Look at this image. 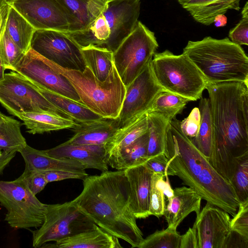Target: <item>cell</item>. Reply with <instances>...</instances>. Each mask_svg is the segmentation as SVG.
<instances>
[{"instance_id":"7402d4cb","label":"cell","mask_w":248,"mask_h":248,"mask_svg":"<svg viewBox=\"0 0 248 248\" xmlns=\"http://www.w3.org/2000/svg\"><path fill=\"white\" fill-rule=\"evenodd\" d=\"M122 248L118 238L107 232L96 224L90 230L67 237L53 244H44L41 248Z\"/></svg>"},{"instance_id":"9a60e30c","label":"cell","mask_w":248,"mask_h":248,"mask_svg":"<svg viewBox=\"0 0 248 248\" xmlns=\"http://www.w3.org/2000/svg\"><path fill=\"white\" fill-rule=\"evenodd\" d=\"M36 30L69 31L64 13L56 0H7Z\"/></svg>"},{"instance_id":"ac0fdd59","label":"cell","mask_w":248,"mask_h":248,"mask_svg":"<svg viewBox=\"0 0 248 248\" xmlns=\"http://www.w3.org/2000/svg\"><path fill=\"white\" fill-rule=\"evenodd\" d=\"M44 151L47 155L54 157L78 160L86 169H94L103 172L108 169L105 145H74L65 142Z\"/></svg>"},{"instance_id":"f6af8a7d","label":"cell","mask_w":248,"mask_h":248,"mask_svg":"<svg viewBox=\"0 0 248 248\" xmlns=\"http://www.w3.org/2000/svg\"><path fill=\"white\" fill-rule=\"evenodd\" d=\"M180 248H198L196 230L193 226L181 235Z\"/></svg>"},{"instance_id":"30bf717a","label":"cell","mask_w":248,"mask_h":248,"mask_svg":"<svg viewBox=\"0 0 248 248\" xmlns=\"http://www.w3.org/2000/svg\"><path fill=\"white\" fill-rule=\"evenodd\" d=\"M95 224L73 200L62 204H47L44 221L33 231L32 246L41 248L94 228Z\"/></svg>"},{"instance_id":"836d02e7","label":"cell","mask_w":248,"mask_h":248,"mask_svg":"<svg viewBox=\"0 0 248 248\" xmlns=\"http://www.w3.org/2000/svg\"><path fill=\"white\" fill-rule=\"evenodd\" d=\"M189 101L186 98L163 90L157 94L148 112L160 113L170 121L175 118L177 114L182 113Z\"/></svg>"},{"instance_id":"44dd1931","label":"cell","mask_w":248,"mask_h":248,"mask_svg":"<svg viewBox=\"0 0 248 248\" xmlns=\"http://www.w3.org/2000/svg\"><path fill=\"white\" fill-rule=\"evenodd\" d=\"M201 197L189 187L182 186L173 189L172 197L168 199L164 215L168 227L177 229L181 222L190 213L200 212Z\"/></svg>"},{"instance_id":"d6a6232c","label":"cell","mask_w":248,"mask_h":248,"mask_svg":"<svg viewBox=\"0 0 248 248\" xmlns=\"http://www.w3.org/2000/svg\"><path fill=\"white\" fill-rule=\"evenodd\" d=\"M21 124L6 116L0 122V149L7 152H19L27 145L21 132Z\"/></svg>"},{"instance_id":"5bb4252c","label":"cell","mask_w":248,"mask_h":248,"mask_svg":"<svg viewBox=\"0 0 248 248\" xmlns=\"http://www.w3.org/2000/svg\"><path fill=\"white\" fill-rule=\"evenodd\" d=\"M151 60L138 76L125 87V94L121 109L115 120L118 128L147 113L157 94L164 90L153 76Z\"/></svg>"},{"instance_id":"7c38bea8","label":"cell","mask_w":248,"mask_h":248,"mask_svg":"<svg viewBox=\"0 0 248 248\" xmlns=\"http://www.w3.org/2000/svg\"><path fill=\"white\" fill-rule=\"evenodd\" d=\"M31 48L62 67L80 71L86 67L81 47L66 32L36 30Z\"/></svg>"},{"instance_id":"f5cc1de1","label":"cell","mask_w":248,"mask_h":248,"mask_svg":"<svg viewBox=\"0 0 248 248\" xmlns=\"http://www.w3.org/2000/svg\"><path fill=\"white\" fill-rule=\"evenodd\" d=\"M177 0L179 4H180L182 6L188 0Z\"/></svg>"},{"instance_id":"d590c367","label":"cell","mask_w":248,"mask_h":248,"mask_svg":"<svg viewBox=\"0 0 248 248\" xmlns=\"http://www.w3.org/2000/svg\"><path fill=\"white\" fill-rule=\"evenodd\" d=\"M6 18L0 33V56L4 69L13 71L15 67L25 53L20 50L6 32Z\"/></svg>"},{"instance_id":"d6986e66","label":"cell","mask_w":248,"mask_h":248,"mask_svg":"<svg viewBox=\"0 0 248 248\" xmlns=\"http://www.w3.org/2000/svg\"><path fill=\"white\" fill-rule=\"evenodd\" d=\"M19 153L25 163L24 172L62 170L87 174L84 166L78 160L54 157L44 150H37L28 144Z\"/></svg>"},{"instance_id":"83f0119b","label":"cell","mask_w":248,"mask_h":248,"mask_svg":"<svg viewBox=\"0 0 248 248\" xmlns=\"http://www.w3.org/2000/svg\"><path fill=\"white\" fill-rule=\"evenodd\" d=\"M147 131L146 113L117 128L114 135L105 145L106 156L129 145Z\"/></svg>"},{"instance_id":"f35d334b","label":"cell","mask_w":248,"mask_h":248,"mask_svg":"<svg viewBox=\"0 0 248 248\" xmlns=\"http://www.w3.org/2000/svg\"><path fill=\"white\" fill-rule=\"evenodd\" d=\"M231 220V230L248 240V200L241 202Z\"/></svg>"},{"instance_id":"ffe728a7","label":"cell","mask_w":248,"mask_h":248,"mask_svg":"<svg viewBox=\"0 0 248 248\" xmlns=\"http://www.w3.org/2000/svg\"><path fill=\"white\" fill-rule=\"evenodd\" d=\"M69 24L68 32L85 30L100 14L106 2L100 0H56Z\"/></svg>"},{"instance_id":"816d5d0a","label":"cell","mask_w":248,"mask_h":248,"mask_svg":"<svg viewBox=\"0 0 248 248\" xmlns=\"http://www.w3.org/2000/svg\"><path fill=\"white\" fill-rule=\"evenodd\" d=\"M7 116L3 114L0 111V122L3 121Z\"/></svg>"},{"instance_id":"3957f363","label":"cell","mask_w":248,"mask_h":248,"mask_svg":"<svg viewBox=\"0 0 248 248\" xmlns=\"http://www.w3.org/2000/svg\"><path fill=\"white\" fill-rule=\"evenodd\" d=\"M164 154L168 159V176L178 177L206 202L235 215L240 202L232 186L182 132L176 118L168 124Z\"/></svg>"},{"instance_id":"4dcf8cb0","label":"cell","mask_w":248,"mask_h":248,"mask_svg":"<svg viewBox=\"0 0 248 248\" xmlns=\"http://www.w3.org/2000/svg\"><path fill=\"white\" fill-rule=\"evenodd\" d=\"M81 50L86 66L99 80L105 81L113 65V52L91 46Z\"/></svg>"},{"instance_id":"e0dca14e","label":"cell","mask_w":248,"mask_h":248,"mask_svg":"<svg viewBox=\"0 0 248 248\" xmlns=\"http://www.w3.org/2000/svg\"><path fill=\"white\" fill-rule=\"evenodd\" d=\"M129 186L130 210L136 219L150 216V192L152 171L144 165L124 170Z\"/></svg>"},{"instance_id":"52a82bcc","label":"cell","mask_w":248,"mask_h":248,"mask_svg":"<svg viewBox=\"0 0 248 248\" xmlns=\"http://www.w3.org/2000/svg\"><path fill=\"white\" fill-rule=\"evenodd\" d=\"M153 76L165 91L190 101L202 97L206 81L192 62L183 53L169 50L155 53L151 62Z\"/></svg>"},{"instance_id":"7dc6e473","label":"cell","mask_w":248,"mask_h":248,"mask_svg":"<svg viewBox=\"0 0 248 248\" xmlns=\"http://www.w3.org/2000/svg\"><path fill=\"white\" fill-rule=\"evenodd\" d=\"M165 180L163 188L164 195L167 197L168 199L172 197L173 195V189L171 188L169 182L168 176L165 177Z\"/></svg>"},{"instance_id":"6da1fadb","label":"cell","mask_w":248,"mask_h":248,"mask_svg":"<svg viewBox=\"0 0 248 248\" xmlns=\"http://www.w3.org/2000/svg\"><path fill=\"white\" fill-rule=\"evenodd\" d=\"M205 89L213 131L208 161L230 182L238 160L248 154V85L238 81L206 83Z\"/></svg>"},{"instance_id":"11a10c76","label":"cell","mask_w":248,"mask_h":248,"mask_svg":"<svg viewBox=\"0 0 248 248\" xmlns=\"http://www.w3.org/2000/svg\"><path fill=\"white\" fill-rule=\"evenodd\" d=\"M3 1H4V0H0V6L2 4Z\"/></svg>"},{"instance_id":"5b68a950","label":"cell","mask_w":248,"mask_h":248,"mask_svg":"<svg viewBox=\"0 0 248 248\" xmlns=\"http://www.w3.org/2000/svg\"><path fill=\"white\" fill-rule=\"evenodd\" d=\"M140 0H111L84 30L66 32L81 48L93 46L114 52L138 23Z\"/></svg>"},{"instance_id":"4fadbf2b","label":"cell","mask_w":248,"mask_h":248,"mask_svg":"<svg viewBox=\"0 0 248 248\" xmlns=\"http://www.w3.org/2000/svg\"><path fill=\"white\" fill-rule=\"evenodd\" d=\"M13 71L20 74L35 85L82 104L67 78L53 69L46 58L31 48L24 54Z\"/></svg>"},{"instance_id":"f546056e","label":"cell","mask_w":248,"mask_h":248,"mask_svg":"<svg viewBox=\"0 0 248 248\" xmlns=\"http://www.w3.org/2000/svg\"><path fill=\"white\" fill-rule=\"evenodd\" d=\"M148 133L147 155L149 157L164 153L167 129L170 122L165 117L156 112L147 113Z\"/></svg>"},{"instance_id":"7bdbcfd3","label":"cell","mask_w":248,"mask_h":248,"mask_svg":"<svg viewBox=\"0 0 248 248\" xmlns=\"http://www.w3.org/2000/svg\"><path fill=\"white\" fill-rule=\"evenodd\" d=\"M153 173H159L165 176L167 175L168 159L164 153L150 157L143 164Z\"/></svg>"},{"instance_id":"8d00e7d4","label":"cell","mask_w":248,"mask_h":248,"mask_svg":"<svg viewBox=\"0 0 248 248\" xmlns=\"http://www.w3.org/2000/svg\"><path fill=\"white\" fill-rule=\"evenodd\" d=\"M165 177L162 174L153 173L151 178L149 214L158 218L164 215L166 207L163 192Z\"/></svg>"},{"instance_id":"c3c4849f","label":"cell","mask_w":248,"mask_h":248,"mask_svg":"<svg viewBox=\"0 0 248 248\" xmlns=\"http://www.w3.org/2000/svg\"><path fill=\"white\" fill-rule=\"evenodd\" d=\"M227 22V18L225 15H219L217 16L214 20V23L217 27L225 26Z\"/></svg>"},{"instance_id":"ab89813d","label":"cell","mask_w":248,"mask_h":248,"mask_svg":"<svg viewBox=\"0 0 248 248\" xmlns=\"http://www.w3.org/2000/svg\"><path fill=\"white\" fill-rule=\"evenodd\" d=\"M19 178L35 195L42 191L48 183L42 172H23Z\"/></svg>"},{"instance_id":"603a6c76","label":"cell","mask_w":248,"mask_h":248,"mask_svg":"<svg viewBox=\"0 0 248 248\" xmlns=\"http://www.w3.org/2000/svg\"><path fill=\"white\" fill-rule=\"evenodd\" d=\"M118 127L115 122L106 119L77 123L72 128L75 134L66 143L74 145H105L114 135Z\"/></svg>"},{"instance_id":"b9f144b4","label":"cell","mask_w":248,"mask_h":248,"mask_svg":"<svg viewBox=\"0 0 248 248\" xmlns=\"http://www.w3.org/2000/svg\"><path fill=\"white\" fill-rule=\"evenodd\" d=\"M248 17H242L236 25L229 33L230 40L239 46L248 45Z\"/></svg>"},{"instance_id":"f907efd6","label":"cell","mask_w":248,"mask_h":248,"mask_svg":"<svg viewBox=\"0 0 248 248\" xmlns=\"http://www.w3.org/2000/svg\"><path fill=\"white\" fill-rule=\"evenodd\" d=\"M5 69L2 65L1 59L0 56V80L2 79L4 76Z\"/></svg>"},{"instance_id":"f1b7e54d","label":"cell","mask_w":248,"mask_h":248,"mask_svg":"<svg viewBox=\"0 0 248 248\" xmlns=\"http://www.w3.org/2000/svg\"><path fill=\"white\" fill-rule=\"evenodd\" d=\"M35 31L36 30L27 20L9 4L5 31L24 53L31 48Z\"/></svg>"},{"instance_id":"60d3db41","label":"cell","mask_w":248,"mask_h":248,"mask_svg":"<svg viewBox=\"0 0 248 248\" xmlns=\"http://www.w3.org/2000/svg\"><path fill=\"white\" fill-rule=\"evenodd\" d=\"M200 121L201 114L199 108H194L187 117L180 121V128L186 136L192 139L197 134Z\"/></svg>"},{"instance_id":"484cf974","label":"cell","mask_w":248,"mask_h":248,"mask_svg":"<svg viewBox=\"0 0 248 248\" xmlns=\"http://www.w3.org/2000/svg\"><path fill=\"white\" fill-rule=\"evenodd\" d=\"M148 141L147 131L129 145L107 155L108 165L122 170L143 165L150 158L147 155Z\"/></svg>"},{"instance_id":"9c48e42d","label":"cell","mask_w":248,"mask_h":248,"mask_svg":"<svg viewBox=\"0 0 248 248\" xmlns=\"http://www.w3.org/2000/svg\"><path fill=\"white\" fill-rule=\"evenodd\" d=\"M158 47L155 33L139 21L133 31L113 52V61L125 86L141 72Z\"/></svg>"},{"instance_id":"2e32d148","label":"cell","mask_w":248,"mask_h":248,"mask_svg":"<svg viewBox=\"0 0 248 248\" xmlns=\"http://www.w3.org/2000/svg\"><path fill=\"white\" fill-rule=\"evenodd\" d=\"M230 214L206 202L197 215L193 226L198 237V248H224L231 232Z\"/></svg>"},{"instance_id":"db71d44e","label":"cell","mask_w":248,"mask_h":248,"mask_svg":"<svg viewBox=\"0 0 248 248\" xmlns=\"http://www.w3.org/2000/svg\"><path fill=\"white\" fill-rule=\"evenodd\" d=\"M101 0V1H102L103 2H108V1H110V0Z\"/></svg>"},{"instance_id":"277c9868","label":"cell","mask_w":248,"mask_h":248,"mask_svg":"<svg viewBox=\"0 0 248 248\" xmlns=\"http://www.w3.org/2000/svg\"><path fill=\"white\" fill-rule=\"evenodd\" d=\"M206 83L238 81L248 85V57L241 46L228 37L210 36L189 41L183 49Z\"/></svg>"},{"instance_id":"e575fe53","label":"cell","mask_w":248,"mask_h":248,"mask_svg":"<svg viewBox=\"0 0 248 248\" xmlns=\"http://www.w3.org/2000/svg\"><path fill=\"white\" fill-rule=\"evenodd\" d=\"M181 238L176 229L168 227L144 238L138 248H180Z\"/></svg>"},{"instance_id":"8fae6325","label":"cell","mask_w":248,"mask_h":248,"mask_svg":"<svg viewBox=\"0 0 248 248\" xmlns=\"http://www.w3.org/2000/svg\"><path fill=\"white\" fill-rule=\"evenodd\" d=\"M0 104L13 116L23 112H49L71 118L49 102L30 80L13 71L5 73L0 80Z\"/></svg>"},{"instance_id":"d4e9b609","label":"cell","mask_w":248,"mask_h":248,"mask_svg":"<svg viewBox=\"0 0 248 248\" xmlns=\"http://www.w3.org/2000/svg\"><path fill=\"white\" fill-rule=\"evenodd\" d=\"M15 116L22 120L28 129L27 132L33 135L72 128L77 123L72 119L49 112L19 113Z\"/></svg>"},{"instance_id":"bcb514c9","label":"cell","mask_w":248,"mask_h":248,"mask_svg":"<svg viewBox=\"0 0 248 248\" xmlns=\"http://www.w3.org/2000/svg\"><path fill=\"white\" fill-rule=\"evenodd\" d=\"M16 152H7L0 149V174L3 173L4 169L16 156Z\"/></svg>"},{"instance_id":"cb8c5ba5","label":"cell","mask_w":248,"mask_h":248,"mask_svg":"<svg viewBox=\"0 0 248 248\" xmlns=\"http://www.w3.org/2000/svg\"><path fill=\"white\" fill-rule=\"evenodd\" d=\"M241 0H188L182 5L197 22L205 25L214 23L215 17L229 10L239 11Z\"/></svg>"},{"instance_id":"1f68e13d","label":"cell","mask_w":248,"mask_h":248,"mask_svg":"<svg viewBox=\"0 0 248 248\" xmlns=\"http://www.w3.org/2000/svg\"><path fill=\"white\" fill-rule=\"evenodd\" d=\"M199 105L201 114L199 128L196 136L191 139L196 148L208 159L213 141V126L208 98L201 97Z\"/></svg>"},{"instance_id":"ee69618b","label":"cell","mask_w":248,"mask_h":248,"mask_svg":"<svg viewBox=\"0 0 248 248\" xmlns=\"http://www.w3.org/2000/svg\"><path fill=\"white\" fill-rule=\"evenodd\" d=\"M44 173L48 183L70 179H81L83 180L88 176V174L79 173L62 170L48 171L44 172Z\"/></svg>"},{"instance_id":"ba28073f","label":"cell","mask_w":248,"mask_h":248,"mask_svg":"<svg viewBox=\"0 0 248 248\" xmlns=\"http://www.w3.org/2000/svg\"><path fill=\"white\" fill-rule=\"evenodd\" d=\"M0 203L7 210L4 220L12 228H37L44 221L47 204L41 202L19 177L0 180Z\"/></svg>"},{"instance_id":"74e56055","label":"cell","mask_w":248,"mask_h":248,"mask_svg":"<svg viewBox=\"0 0 248 248\" xmlns=\"http://www.w3.org/2000/svg\"><path fill=\"white\" fill-rule=\"evenodd\" d=\"M230 183L240 203L248 200V154L238 160Z\"/></svg>"},{"instance_id":"7a4b0ae2","label":"cell","mask_w":248,"mask_h":248,"mask_svg":"<svg viewBox=\"0 0 248 248\" xmlns=\"http://www.w3.org/2000/svg\"><path fill=\"white\" fill-rule=\"evenodd\" d=\"M83 181L81 192L73 200L79 209L106 232L138 248L144 238L130 208L124 170H108Z\"/></svg>"},{"instance_id":"681fc988","label":"cell","mask_w":248,"mask_h":248,"mask_svg":"<svg viewBox=\"0 0 248 248\" xmlns=\"http://www.w3.org/2000/svg\"><path fill=\"white\" fill-rule=\"evenodd\" d=\"M242 17H248V2L247 1L241 12Z\"/></svg>"},{"instance_id":"4316f807","label":"cell","mask_w":248,"mask_h":248,"mask_svg":"<svg viewBox=\"0 0 248 248\" xmlns=\"http://www.w3.org/2000/svg\"><path fill=\"white\" fill-rule=\"evenodd\" d=\"M34 85L49 102L77 123H85L104 119L81 103L47 90L41 86Z\"/></svg>"},{"instance_id":"8992f818","label":"cell","mask_w":248,"mask_h":248,"mask_svg":"<svg viewBox=\"0 0 248 248\" xmlns=\"http://www.w3.org/2000/svg\"><path fill=\"white\" fill-rule=\"evenodd\" d=\"M46 60L53 69L70 81L82 104L104 119H117L124 100L126 87L114 63L106 80L101 81L87 66L83 71L69 69Z\"/></svg>"}]
</instances>
